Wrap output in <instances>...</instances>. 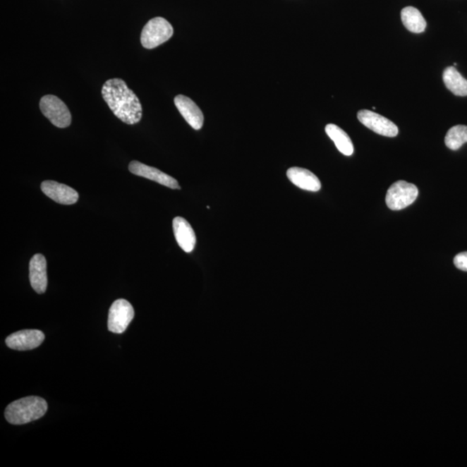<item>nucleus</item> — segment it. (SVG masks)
Wrapping results in <instances>:
<instances>
[{"label":"nucleus","mask_w":467,"mask_h":467,"mask_svg":"<svg viewBox=\"0 0 467 467\" xmlns=\"http://www.w3.org/2000/svg\"><path fill=\"white\" fill-rule=\"evenodd\" d=\"M102 94L114 116L124 123L133 125L140 121L142 105L135 92L129 89L123 80H108L102 87Z\"/></svg>","instance_id":"1"},{"label":"nucleus","mask_w":467,"mask_h":467,"mask_svg":"<svg viewBox=\"0 0 467 467\" xmlns=\"http://www.w3.org/2000/svg\"><path fill=\"white\" fill-rule=\"evenodd\" d=\"M47 411L48 404L43 398L28 396L7 406L5 416L9 423L23 425L40 419Z\"/></svg>","instance_id":"2"},{"label":"nucleus","mask_w":467,"mask_h":467,"mask_svg":"<svg viewBox=\"0 0 467 467\" xmlns=\"http://www.w3.org/2000/svg\"><path fill=\"white\" fill-rule=\"evenodd\" d=\"M174 35V28L169 22L163 18L151 19L145 25L141 32L140 42L145 49H154L166 43Z\"/></svg>","instance_id":"3"},{"label":"nucleus","mask_w":467,"mask_h":467,"mask_svg":"<svg viewBox=\"0 0 467 467\" xmlns=\"http://www.w3.org/2000/svg\"><path fill=\"white\" fill-rule=\"evenodd\" d=\"M40 109L44 116L57 128H68L71 124V114L62 99L56 95H45L40 101Z\"/></svg>","instance_id":"4"},{"label":"nucleus","mask_w":467,"mask_h":467,"mask_svg":"<svg viewBox=\"0 0 467 467\" xmlns=\"http://www.w3.org/2000/svg\"><path fill=\"white\" fill-rule=\"evenodd\" d=\"M418 188L413 183L397 181L389 187L386 195V204L390 210H401L407 208L418 197Z\"/></svg>","instance_id":"5"},{"label":"nucleus","mask_w":467,"mask_h":467,"mask_svg":"<svg viewBox=\"0 0 467 467\" xmlns=\"http://www.w3.org/2000/svg\"><path fill=\"white\" fill-rule=\"evenodd\" d=\"M135 317V310L126 300H117L111 305L108 327L111 332L123 333Z\"/></svg>","instance_id":"6"},{"label":"nucleus","mask_w":467,"mask_h":467,"mask_svg":"<svg viewBox=\"0 0 467 467\" xmlns=\"http://www.w3.org/2000/svg\"><path fill=\"white\" fill-rule=\"evenodd\" d=\"M358 119L363 125L378 135L386 137H396L399 133L397 126L389 119L370 110H360Z\"/></svg>","instance_id":"7"},{"label":"nucleus","mask_w":467,"mask_h":467,"mask_svg":"<svg viewBox=\"0 0 467 467\" xmlns=\"http://www.w3.org/2000/svg\"><path fill=\"white\" fill-rule=\"evenodd\" d=\"M43 332L24 330L13 333L6 339V346L16 351H30L41 346L44 340Z\"/></svg>","instance_id":"8"},{"label":"nucleus","mask_w":467,"mask_h":467,"mask_svg":"<svg viewBox=\"0 0 467 467\" xmlns=\"http://www.w3.org/2000/svg\"><path fill=\"white\" fill-rule=\"evenodd\" d=\"M129 171L133 174L140 176L145 178L150 179L152 181L160 183L168 188L179 190L180 186L177 180L164 172L157 169V168L147 166L139 162H132L129 164Z\"/></svg>","instance_id":"9"},{"label":"nucleus","mask_w":467,"mask_h":467,"mask_svg":"<svg viewBox=\"0 0 467 467\" xmlns=\"http://www.w3.org/2000/svg\"><path fill=\"white\" fill-rule=\"evenodd\" d=\"M41 190L46 196L60 205H71L78 201V191L63 183L48 180V181L42 183Z\"/></svg>","instance_id":"10"},{"label":"nucleus","mask_w":467,"mask_h":467,"mask_svg":"<svg viewBox=\"0 0 467 467\" xmlns=\"http://www.w3.org/2000/svg\"><path fill=\"white\" fill-rule=\"evenodd\" d=\"M176 108L191 128L200 130L204 125V114L193 99L186 95H178L174 99Z\"/></svg>","instance_id":"11"},{"label":"nucleus","mask_w":467,"mask_h":467,"mask_svg":"<svg viewBox=\"0 0 467 467\" xmlns=\"http://www.w3.org/2000/svg\"><path fill=\"white\" fill-rule=\"evenodd\" d=\"M30 281L37 293L46 292L48 285L47 262L43 255L37 254L30 260Z\"/></svg>","instance_id":"12"},{"label":"nucleus","mask_w":467,"mask_h":467,"mask_svg":"<svg viewBox=\"0 0 467 467\" xmlns=\"http://www.w3.org/2000/svg\"><path fill=\"white\" fill-rule=\"evenodd\" d=\"M172 227L179 247L186 253L193 252L196 246L197 238L196 233L188 222L183 217H175L172 222Z\"/></svg>","instance_id":"13"},{"label":"nucleus","mask_w":467,"mask_h":467,"mask_svg":"<svg viewBox=\"0 0 467 467\" xmlns=\"http://www.w3.org/2000/svg\"><path fill=\"white\" fill-rule=\"evenodd\" d=\"M286 176L294 186L302 190L316 193L321 189V183L317 176L304 168L292 167L286 171Z\"/></svg>","instance_id":"14"},{"label":"nucleus","mask_w":467,"mask_h":467,"mask_svg":"<svg viewBox=\"0 0 467 467\" xmlns=\"http://www.w3.org/2000/svg\"><path fill=\"white\" fill-rule=\"evenodd\" d=\"M443 82L447 89L457 97H467V80L453 66L443 72Z\"/></svg>","instance_id":"15"},{"label":"nucleus","mask_w":467,"mask_h":467,"mask_svg":"<svg viewBox=\"0 0 467 467\" xmlns=\"http://www.w3.org/2000/svg\"><path fill=\"white\" fill-rule=\"evenodd\" d=\"M325 133L334 142L338 150L344 155L351 156L353 154L354 147L351 138L339 126L334 124H328L325 126Z\"/></svg>","instance_id":"16"},{"label":"nucleus","mask_w":467,"mask_h":467,"mask_svg":"<svg viewBox=\"0 0 467 467\" xmlns=\"http://www.w3.org/2000/svg\"><path fill=\"white\" fill-rule=\"evenodd\" d=\"M401 21L406 29L413 33H422L427 28V22L418 9L413 6L405 7L401 13Z\"/></svg>","instance_id":"17"},{"label":"nucleus","mask_w":467,"mask_h":467,"mask_svg":"<svg viewBox=\"0 0 467 467\" xmlns=\"http://www.w3.org/2000/svg\"><path fill=\"white\" fill-rule=\"evenodd\" d=\"M467 142V126L458 125L449 130L445 137V144L451 150L456 151Z\"/></svg>","instance_id":"18"},{"label":"nucleus","mask_w":467,"mask_h":467,"mask_svg":"<svg viewBox=\"0 0 467 467\" xmlns=\"http://www.w3.org/2000/svg\"><path fill=\"white\" fill-rule=\"evenodd\" d=\"M458 269L467 272V252L459 253L454 260Z\"/></svg>","instance_id":"19"}]
</instances>
